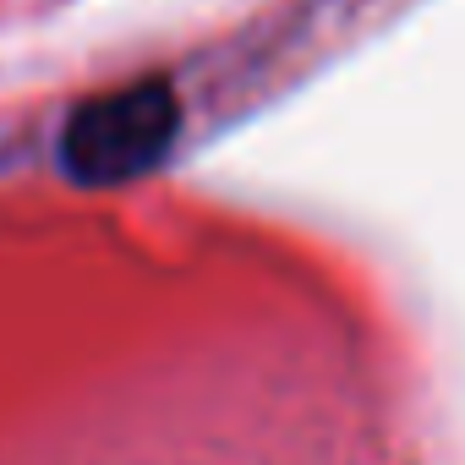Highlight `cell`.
<instances>
[{
  "mask_svg": "<svg viewBox=\"0 0 465 465\" xmlns=\"http://www.w3.org/2000/svg\"><path fill=\"white\" fill-rule=\"evenodd\" d=\"M181 132V99L164 77L94 94L61 132V164L83 186H126L148 175Z\"/></svg>",
  "mask_w": 465,
  "mask_h": 465,
  "instance_id": "1",
  "label": "cell"
}]
</instances>
